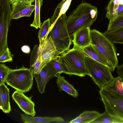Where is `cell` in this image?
I'll return each mask as SVG.
<instances>
[{"mask_svg": "<svg viewBox=\"0 0 123 123\" xmlns=\"http://www.w3.org/2000/svg\"><path fill=\"white\" fill-rule=\"evenodd\" d=\"M96 7L90 4L82 3L78 6L66 19L68 31L71 38L76 31L82 27L91 26L96 20Z\"/></svg>", "mask_w": 123, "mask_h": 123, "instance_id": "obj_1", "label": "cell"}, {"mask_svg": "<svg viewBox=\"0 0 123 123\" xmlns=\"http://www.w3.org/2000/svg\"><path fill=\"white\" fill-rule=\"evenodd\" d=\"M57 58L64 73L80 77L90 76L85 61V56L80 48H73L60 54Z\"/></svg>", "mask_w": 123, "mask_h": 123, "instance_id": "obj_2", "label": "cell"}, {"mask_svg": "<svg viewBox=\"0 0 123 123\" xmlns=\"http://www.w3.org/2000/svg\"><path fill=\"white\" fill-rule=\"evenodd\" d=\"M90 34L91 44L107 63L110 71L114 72L118 65L117 48L114 43L98 31L91 30Z\"/></svg>", "mask_w": 123, "mask_h": 123, "instance_id": "obj_3", "label": "cell"}, {"mask_svg": "<svg viewBox=\"0 0 123 123\" xmlns=\"http://www.w3.org/2000/svg\"><path fill=\"white\" fill-rule=\"evenodd\" d=\"M67 17L65 13L55 21H50L49 36L61 54L69 49L72 43L66 24Z\"/></svg>", "mask_w": 123, "mask_h": 123, "instance_id": "obj_4", "label": "cell"}, {"mask_svg": "<svg viewBox=\"0 0 123 123\" xmlns=\"http://www.w3.org/2000/svg\"><path fill=\"white\" fill-rule=\"evenodd\" d=\"M33 74L32 69L24 66L18 69L10 68L5 82L16 90L25 93L32 88Z\"/></svg>", "mask_w": 123, "mask_h": 123, "instance_id": "obj_5", "label": "cell"}, {"mask_svg": "<svg viewBox=\"0 0 123 123\" xmlns=\"http://www.w3.org/2000/svg\"><path fill=\"white\" fill-rule=\"evenodd\" d=\"M85 59L90 76L100 89L113 80L114 78L107 66L89 57L85 56Z\"/></svg>", "mask_w": 123, "mask_h": 123, "instance_id": "obj_6", "label": "cell"}, {"mask_svg": "<svg viewBox=\"0 0 123 123\" xmlns=\"http://www.w3.org/2000/svg\"><path fill=\"white\" fill-rule=\"evenodd\" d=\"M105 111L110 115L123 120V97L102 88L99 91Z\"/></svg>", "mask_w": 123, "mask_h": 123, "instance_id": "obj_7", "label": "cell"}, {"mask_svg": "<svg viewBox=\"0 0 123 123\" xmlns=\"http://www.w3.org/2000/svg\"><path fill=\"white\" fill-rule=\"evenodd\" d=\"M33 76L39 91L42 94L44 92L46 86L49 80L55 77H58V75L51 61L43 68L39 74H33Z\"/></svg>", "mask_w": 123, "mask_h": 123, "instance_id": "obj_8", "label": "cell"}, {"mask_svg": "<svg viewBox=\"0 0 123 123\" xmlns=\"http://www.w3.org/2000/svg\"><path fill=\"white\" fill-rule=\"evenodd\" d=\"M41 47L42 62L40 71L49 62L56 58L61 53L56 49L50 36H48Z\"/></svg>", "mask_w": 123, "mask_h": 123, "instance_id": "obj_9", "label": "cell"}, {"mask_svg": "<svg viewBox=\"0 0 123 123\" xmlns=\"http://www.w3.org/2000/svg\"><path fill=\"white\" fill-rule=\"evenodd\" d=\"M12 97L20 109L25 113L32 117L35 116L36 112L35 103L31 100L32 96L28 97L24 93L16 90L13 93Z\"/></svg>", "mask_w": 123, "mask_h": 123, "instance_id": "obj_10", "label": "cell"}, {"mask_svg": "<svg viewBox=\"0 0 123 123\" xmlns=\"http://www.w3.org/2000/svg\"><path fill=\"white\" fill-rule=\"evenodd\" d=\"M12 19L24 17H30L35 9V6L18 1L12 4Z\"/></svg>", "mask_w": 123, "mask_h": 123, "instance_id": "obj_11", "label": "cell"}, {"mask_svg": "<svg viewBox=\"0 0 123 123\" xmlns=\"http://www.w3.org/2000/svg\"><path fill=\"white\" fill-rule=\"evenodd\" d=\"M90 27H85L79 29L73 35L74 46L81 48L89 46L91 44Z\"/></svg>", "mask_w": 123, "mask_h": 123, "instance_id": "obj_12", "label": "cell"}, {"mask_svg": "<svg viewBox=\"0 0 123 123\" xmlns=\"http://www.w3.org/2000/svg\"><path fill=\"white\" fill-rule=\"evenodd\" d=\"M106 9V17L110 22L123 14V0H110Z\"/></svg>", "mask_w": 123, "mask_h": 123, "instance_id": "obj_13", "label": "cell"}, {"mask_svg": "<svg viewBox=\"0 0 123 123\" xmlns=\"http://www.w3.org/2000/svg\"><path fill=\"white\" fill-rule=\"evenodd\" d=\"M22 121L25 123H60L64 122L61 117H32L26 114H21Z\"/></svg>", "mask_w": 123, "mask_h": 123, "instance_id": "obj_14", "label": "cell"}, {"mask_svg": "<svg viewBox=\"0 0 123 123\" xmlns=\"http://www.w3.org/2000/svg\"><path fill=\"white\" fill-rule=\"evenodd\" d=\"M10 90L5 83L0 85V108L6 113L11 111L10 101Z\"/></svg>", "mask_w": 123, "mask_h": 123, "instance_id": "obj_15", "label": "cell"}, {"mask_svg": "<svg viewBox=\"0 0 123 123\" xmlns=\"http://www.w3.org/2000/svg\"><path fill=\"white\" fill-rule=\"evenodd\" d=\"M100 114L99 112L96 111H86L68 123H90L98 117Z\"/></svg>", "mask_w": 123, "mask_h": 123, "instance_id": "obj_16", "label": "cell"}, {"mask_svg": "<svg viewBox=\"0 0 123 123\" xmlns=\"http://www.w3.org/2000/svg\"><path fill=\"white\" fill-rule=\"evenodd\" d=\"M57 86L60 91H63L75 98L78 96L77 91L73 86L66 81L63 76L59 75L56 81Z\"/></svg>", "mask_w": 123, "mask_h": 123, "instance_id": "obj_17", "label": "cell"}, {"mask_svg": "<svg viewBox=\"0 0 123 123\" xmlns=\"http://www.w3.org/2000/svg\"><path fill=\"white\" fill-rule=\"evenodd\" d=\"M123 81V78L118 76L114 78L111 82L103 88L111 92L123 97V88L122 85Z\"/></svg>", "mask_w": 123, "mask_h": 123, "instance_id": "obj_18", "label": "cell"}, {"mask_svg": "<svg viewBox=\"0 0 123 123\" xmlns=\"http://www.w3.org/2000/svg\"><path fill=\"white\" fill-rule=\"evenodd\" d=\"M80 48L81 50L85 56L91 58L104 65L109 68L107 63L91 44L85 47Z\"/></svg>", "mask_w": 123, "mask_h": 123, "instance_id": "obj_19", "label": "cell"}, {"mask_svg": "<svg viewBox=\"0 0 123 123\" xmlns=\"http://www.w3.org/2000/svg\"><path fill=\"white\" fill-rule=\"evenodd\" d=\"M102 33L113 43L123 44V27L111 31H106Z\"/></svg>", "mask_w": 123, "mask_h": 123, "instance_id": "obj_20", "label": "cell"}, {"mask_svg": "<svg viewBox=\"0 0 123 123\" xmlns=\"http://www.w3.org/2000/svg\"><path fill=\"white\" fill-rule=\"evenodd\" d=\"M72 0H63L55 8L51 17L50 21H55L62 15L66 13L70 5Z\"/></svg>", "mask_w": 123, "mask_h": 123, "instance_id": "obj_21", "label": "cell"}, {"mask_svg": "<svg viewBox=\"0 0 123 123\" xmlns=\"http://www.w3.org/2000/svg\"><path fill=\"white\" fill-rule=\"evenodd\" d=\"M90 123H123V120L112 116L105 111Z\"/></svg>", "mask_w": 123, "mask_h": 123, "instance_id": "obj_22", "label": "cell"}, {"mask_svg": "<svg viewBox=\"0 0 123 123\" xmlns=\"http://www.w3.org/2000/svg\"><path fill=\"white\" fill-rule=\"evenodd\" d=\"M50 19L49 18L45 21L41 26L38 33L39 45L41 46L49 33Z\"/></svg>", "mask_w": 123, "mask_h": 123, "instance_id": "obj_23", "label": "cell"}, {"mask_svg": "<svg viewBox=\"0 0 123 123\" xmlns=\"http://www.w3.org/2000/svg\"><path fill=\"white\" fill-rule=\"evenodd\" d=\"M43 0H35V16L33 21L31 24V26L36 29L40 28L42 23L40 18V11L41 6L43 4Z\"/></svg>", "mask_w": 123, "mask_h": 123, "instance_id": "obj_24", "label": "cell"}, {"mask_svg": "<svg viewBox=\"0 0 123 123\" xmlns=\"http://www.w3.org/2000/svg\"><path fill=\"white\" fill-rule=\"evenodd\" d=\"M123 27V14L109 22L107 31L114 30Z\"/></svg>", "mask_w": 123, "mask_h": 123, "instance_id": "obj_25", "label": "cell"}, {"mask_svg": "<svg viewBox=\"0 0 123 123\" xmlns=\"http://www.w3.org/2000/svg\"><path fill=\"white\" fill-rule=\"evenodd\" d=\"M41 52V47L35 45L31 52L30 60V68L31 69L37 61L39 54Z\"/></svg>", "mask_w": 123, "mask_h": 123, "instance_id": "obj_26", "label": "cell"}, {"mask_svg": "<svg viewBox=\"0 0 123 123\" xmlns=\"http://www.w3.org/2000/svg\"><path fill=\"white\" fill-rule=\"evenodd\" d=\"M10 69L4 64H0V85L5 82Z\"/></svg>", "mask_w": 123, "mask_h": 123, "instance_id": "obj_27", "label": "cell"}, {"mask_svg": "<svg viewBox=\"0 0 123 123\" xmlns=\"http://www.w3.org/2000/svg\"><path fill=\"white\" fill-rule=\"evenodd\" d=\"M13 61L12 55L8 47L0 56V62H11Z\"/></svg>", "mask_w": 123, "mask_h": 123, "instance_id": "obj_28", "label": "cell"}, {"mask_svg": "<svg viewBox=\"0 0 123 123\" xmlns=\"http://www.w3.org/2000/svg\"><path fill=\"white\" fill-rule=\"evenodd\" d=\"M51 61L54 67L58 73V75L59 76L61 73H63L60 64L57 58Z\"/></svg>", "mask_w": 123, "mask_h": 123, "instance_id": "obj_29", "label": "cell"}, {"mask_svg": "<svg viewBox=\"0 0 123 123\" xmlns=\"http://www.w3.org/2000/svg\"><path fill=\"white\" fill-rule=\"evenodd\" d=\"M117 68V72L118 76L121 77L123 79V64L119 65H118Z\"/></svg>", "mask_w": 123, "mask_h": 123, "instance_id": "obj_30", "label": "cell"}, {"mask_svg": "<svg viewBox=\"0 0 123 123\" xmlns=\"http://www.w3.org/2000/svg\"><path fill=\"white\" fill-rule=\"evenodd\" d=\"M22 51L26 54H29L30 52V49L29 47L27 45H24L21 47Z\"/></svg>", "mask_w": 123, "mask_h": 123, "instance_id": "obj_31", "label": "cell"}, {"mask_svg": "<svg viewBox=\"0 0 123 123\" xmlns=\"http://www.w3.org/2000/svg\"><path fill=\"white\" fill-rule=\"evenodd\" d=\"M16 1L32 4V3L34 1V0H17Z\"/></svg>", "mask_w": 123, "mask_h": 123, "instance_id": "obj_32", "label": "cell"}, {"mask_svg": "<svg viewBox=\"0 0 123 123\" xmlns=\"http://www.w3.org/2000/svg\"><path fill=\"white\" fill-rule=\"evenodd\" d=\"M17 0H9L11 3L12 4V3L16 1Z\"/></svg>", "mask_w": 123, "mask_h": 123, "instance_id": "obj_33", "label": "cell"}, {"mask_svg": "<svg viewBox=\"0 0 123 123\" xmlns=\"http://www.w3.org/2000/svg\"><path fill=\"white\" fill-rule=\"evenodd\" d=\"M122 85L123 87V82L122 83Z\"/></svg>", "mask_w": 123, "mask_h": 123, "instance_id": "obj_34", "label": "cell"}, {"mask_svg": "<svg viewBox=\"0 0 123 123\" xmlns=\"http://www.w3.org/2000/svg\"></svg>", "mask_w": 123, "mask_h": 123, "instance_id": "obj_35", "label": "cell"}]
</instances>
